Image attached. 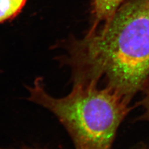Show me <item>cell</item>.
I'll list each match as a JSON object with an SVG mask.
<instances>
[{
  "mask_svg": "<svg viewBox=\"0 0 149 149\" xmlns=\"http://www.w3.org/2000/svg\"><path fill=\"white\" fill-rule=\"evenodd\" d=\"M62 64L74 83L98 84L130 102L149 78V0H129L104 25L67 40Z\"/></svg>",
  "mask_w": 149,
  "mask_h": 149,
  "instance_id": "obj_1",
  "label": "cell"
},
{
  "mask_svg": "<svg viewBox=\"0 0 149 149\" xmlns=\"http://www.w3.org/2000/svg\"><path fill=\"white\" fill-rule=\"evenodd\" d=\"M29 101L52 113L67 130L74 149H113L120 125L135 106L117 93L98 84L74 83L62 97L50 95L42 78L27 87Z\"/></svg>",
  "mask_w": 149,
  "mask_h": 149,
  "instance_id": "obj_2",
  "label": "cell"
},
{
  "mask_svg": "<svg viewBox=\"0 0 149 149\" xmlns=\"http://www.w3.org/2000/svg\"><path fill=\"white\" fill-rule=\"evenodd\" d=\"M124 0H94L93 15L94 23L91 28H95L102 22L109 18L123 4Z\"/></svg>",
  "mask_w": 149,
  "mask_h": 149,
  "instance_id": "obj_3",
  "label": "cell"
},
{
  "mask_svg": "<svg viewBox=\"0 0 149 149\" xmlns=\"http://www.w3.org/2000/svg\"><path fill=\"white\" fill-rule=\"evenodd\" d=\"M26 2V0H0V23L17 16Z\"/></svg>",
  "mask_w": 149,
  "mask_h": 149,
  "instance_id": "obj_4",
  "label": "cell"
},
{
  "mask_svg": "<svg viewBox=\"0 0 149 149\" xmlns=\"http://www.w3.org/2000/svg\"><path fill=\"white\" fill-rule=\"evenodd\" d=\"M143 96L142 100L139 102V104L142 106L143 113L139 118L140 120H146L149 122V78L146 83L141 91Z\"/></svg>",
  "mask_w": 149,
  "mask_h": 149,
  "instance_id": "obj_5",
  "label": "cell"
},
{
  "mask_svg": "<svg viewBox=\"0 0 149 149\" xmlns=\"http://www.w3.org/2000/svg\"><path fill=\"white\" fill-rule=\"evenodd\" d=\"M139 149H149V144L148 145H145L143 146V147L139 148Z\"/></svg>",
  "mask_w": 149,
  "mask_h": 149,
  "instance_id": "obj_6",
  "label": "cell"
},
{
  "mask_svg": "<svg viewBox=\"0 0 149 149\" xmlns=\"http://www.w3.org/2000/svg\"><path fill=\"white\" fill-rule=\"evenodd\" d=\"M0 149H5V148H0ZM22 149H40V148H23Z\"/></svg>",
  "mask_w": 149,
  "mask_h": 149,
  "instance_id": "obj_7",
  "label": "cell"
}]
</instances>
